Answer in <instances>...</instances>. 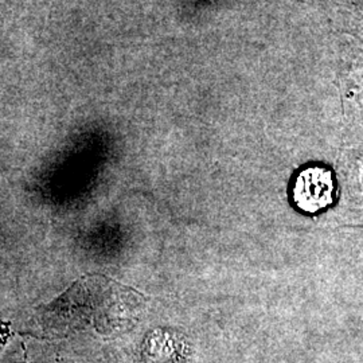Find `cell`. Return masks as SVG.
<instances>
[{
    "label": "cell",
    "instance_id": "1",
    "mask_svg": "<svg viewBox=\"0 0 363 363\" xmlns=\"http://www.w3.org/2000/svg\"><path fill=\"white\" fill-rule=\"evenodd\" d=\"M335 184L331 171L310 167L301 171L294 186V202L306 213H318L334 202Z\"/></svg>",
    "mask_w": 363,
    "mask_h": 363
}]
</instances>
